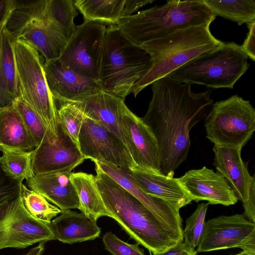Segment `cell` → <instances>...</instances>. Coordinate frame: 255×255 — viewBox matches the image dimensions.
<instances>
[{
	"mask_svg": "<svg viewBox=\"0 0 255 255\" xmlns=\"http://www.w3.org/2000/svg\"><path fill=\"white\" fill-rule=\"evenodd\" d=\"M151 85L152 98L141 119L156 140L161 174L171 178L187 157L191 129L212 107L211 91L196 93L191 85L168 76Z\"/></svg>",
	"mask_w": 255,
	"mask_h": 255,
	"instance_id": "6da1fadb",
	"label": "cell"
},
{
	"mask_svg": "<svg viewBox=\"0 0 255 255\" xmlns=\"http://www.w3.org/2000/svg\"><path fill=\"white\" fill-rule=\"evenodd\" d=\"M96 183L110 217L131 238L152 254L183 240L166 227L138 199L95 162Z\"/></svg>",
	"mask_w": 255,
	"mask_h": 255,
	"instance_id": "7a4b0ae2",
	"label": "cell"
},
{
	"mask_svg": "<svg viewBox=\"0 0 255 255\" xmlns=\"http://www.w3.org/2000/svg\"><path fill=\"white\" fill-rule=\"evenodd\" d=\"M210 24L178 29L141 45L150 55L152 65L132 88L131 93L134 97L156 80L198 56L221 46L223 42L212 34Z\"/></svg>",
	"mask_w": 255,
	"mask_h": 255,
	"instance_id": "3957f363",
	"label": "cell"
},
{
	"mask_svg": "<svg viewBox=\"0 0 255 255\" xmlns=\"http://www.w3.org/2000/svg\"><path fill=\"white\" fill-rule=\"evenodd\" d=\"M216 17L203 0H170L122 17L117 25L131 42L141 46L178 29L211 24Z\"/></svg>",
	"mask_w": 255,
	"mask_h": 255,
	"instance_id": "277c9868",
	"label": "cell"
},
{
	"mask_svg": "<svg viewBox=\"0 0 255 255\" xmlns=\"http://www.w3.org/2000/svg\"><path fill=\"white\" fill-rule=\"evenodd\" d=\"M152 65L148 53L131 42L117 24L106 28L100 78L103 92L125 100Z\"/></svg>",
	"mask_w": 255,
	"mask_h": 255,
	"instance_id": "5b68a950",
	"label": "cell"
},
{
	"mask_svg": "<svg viewBox=\"0 0 255 255\" xmlns=\"http://www.w3.org/2000/svg\"><path fill=\"white\" fill-rule=\"evenodd\" d=\"M13 50L19 97L38 114L54 141L59 125L57 104L48 87L44 59L30 44L15 38Z\"/></svg>",
	"mask_w": 255,
	"mask_h": 255,
	"instance_id": "8992f818",
	"label": "cell"
},
{
	"mask_svg": "<svg viewBox=\"0 0 255 255\" xmlns=\"http://www.w3.org/2000/svg\"><path fill=\"white\" fill-rule=\"evenodd\" d=\"M248 57L241 45L223 42L220 47L204 53L166 76L181 83L218 89H232L249 67Z\"/></svg>",
	"mask_w": 255,
	"mask_h": 255,
	"instance_id": "52a82bcc",
	"label": "cell"
},
{
	"mask_svg": "<svg viewBox=\"0 0 255 255\" xmlns=\"http://www.w3.org/2000/svg\"><path fill=\"white\" fill-rule=\"evenodd\" d=\"M205 127L214 145L242 149L255 130V110L249 101L233 95L213 104Z\"/></svg>",
	"mask_w": 255,
	"mask_h": 255,
	"instance_id": "ba28073f",
	"label": "cell"
},
{
	"mask_svg": "<svg viewBox=\"0 0 255 255\" xmlns=\"http://www.w3.org/2000/svg\"><path fill=\"white\" fill-rule=\"evenodd\" d=\"M106 28L103 23L87 20L77 26L59 61L81 76L100 81Z\"/></svg>",
	"mask_w": 255,
	"mask_h": 255,
	"instance_id": "9c48e42d",
	"label": "cell"
},
{
	"mask_svg": "<svg viewBox=\"0 0 255 255\" xmlns=\"http://www.w3.org/2000/svg\"><path fill=\"white\" fill-rule=\"evenodd\" d=\"M49 224L31 216L19 196L0 209V250L55 240Z\"/></svg>",
	"mask_w": 255,
	"mask_h": 255,
	"instance_id": "30bf717a",
	"label": "cell"
},
{
	"mask_svg": "<svg viewBox=\"0 0 255 255\" xmlns=\"http://www.w3.org/2000/svg\"><path fill=\"white\" fill-rule=\"evenodd\" d=\"M5 28L16 38L32 45L46 61L58 59L68 40L48 21L27 7L14 8Z\"/></svg>",
	"mask_w": 255,
	"mask_h": 255,
	"instance_id": "8fae6325",
	"label": "cell"
},
{
	"mask_svg": "<svg viewBox=\"0 0 255 255\" xmlns=\"http://www.w3.org/2000/svg\"><path fill=\"white\" fill-rule=\"evenodd\" d=\"M231 248L255 254V223L244 214L221 215L205 222L196 252H210Z\"/></svg>",
	"mask_w": 255,
	"mask_h": 255,
	"instance_id": "7c38bea8",
	"label": "cell"
},
{
	"mask_svg": "<svg viewBox=\"0 0 255 255\" xmlns=\"http://www.w3.org/2000/svg\"><path fill=\"white\" fill-rule=\"evenodd\" d=\"M77 145L85 159L106 162L130 169L135 168L122 140L101 124L85 116L79 133Z\"/></svg>",
	"mask_w": 255,
	"mask_h": 255,
	"instance_id": "4fadbf2b",
	"label": "cell"
},
{
	"mask_svg": "<svg viewBox=\"0 0 255 255\" xmlns=\"http://www.w3.org/2000/svg\"><path fill=\"white\" fill-rule=\"evenodd\" d=\"M121 121L126 147L135 168L162 175L157 143L149 128L127 106L123 111Z\"/></svg>",
	"mask_w": 255,
	"mask_h": 255,
	"instance_id": "5bb4252c",
	"label": "cell"
},
{
	"mask_svg": "<svg viewBox=\"0 0 255 255\" xmlns=\"http://www.w3.org/2000/svg\"><path fill=\"white\" fill-rule=\"evenodd\" d=\"M44 71L56 103L82 101L102 91L99 81L78 75L64 66L58 59L45 60Z\"/></svg>",
	"mask_w": 255,
	"mask_h": 255,
	"instance_id": "9a60e30c",
	"label": "cell"
},
{
	"mask_svg": "<svg viewBox=\"0 0 255 255\" xmlns=\"http://www.w3.org/2000/svg\"><path fill=\"white\" fill-rule=\"evenodd\" d=\"M100 168L145 206L166 227L183 240L179 210L159 198L145 193L137 185L129 168L98 161Z\"/></svg>",
	"mask_w": 255,
	"mask_h": 255,
	"instance_id": "2e32d148",
	"label": "cell"
},
{
	"mask_svg": "<svg viewBox=\"0 0 255 255\" xmlns=\"http://www.w3.org/2000/svg\"><path fill=\"white\" fill-rule=\"evenodd\" d=\"M178 179L192 201H207L209 204L228 206L239 200L224 176L206 166L190 170Z\"/></svg>",
	"mask_w": 255,
	"mask_h": 255,
	"instance_id": "e0dca14e",
	"label": "cell"
},
{
	"mask_svg": "<svg viewBox=\"0 0 255 255\" xmlns=\"http://www.w3.org/2000/svg\"><path fill=\"white\" fill-rule=\"evenodd\" d=\"M84 160L78 145L59 124L56 140L41 144L32 150L31 166L36 175L74 169Z\"/></svg>",
	"mask_w": 255,
	"mask_h": 255,
	"instance_id": "ac0fdd59",
	"label": "cell"
},
{
	"mask_svg": "<svg viewBox=\"0 0 255 255\" xmlns=\"http://www.w3.org/2000/svg\"><path fill=\"white\" fill-rule=\"evenodd\" d=\"M241 150L217 145L213 147L214 165L227 181L244 206L249 199L253 186L255 185V177L250 174L248 163L242 158Z\"/></svg>",
	"mask_w": 255,
	"mask_h": 255,
	"instance_id": "d6986e66",
	"label": "cell"
},
{
	"mask_svg": "<svg viewBox=\"0 0 255 255\" xmlns=\"http://www.w3.org/2000/svg\"><path fill=\"white\" fill-rule=\"evenodd\" d=\"M72 168L34 174L26 180V186L44 196L62 211L79 209V198L70 179Z\"/></svg>",
	"mask_w": 255,
	"mask_h": 255,
	"instance_id": "ffe728a7",
	"label": "cell"
},
{
	"mask_svg": "<svg viewBox=\"0 0 255 255\" xmlns=\"http://www.w3.org/2000/svg\"><path fill=\"white\" fill-rule=\"evenodd\" d=\"M72 103L85 116L100 123L117 135L126 146L121 121L126 106L125 100L102 91L83 101Z\"/></svg>",
	"mask_w": 255,
	"mask_h": 255,
	"instance_id": "44dd1931",
	"label": "cell"
},
{
	"mask_svg": "<svg viewBox=\"0 0 255 255\" xmlns=\"http://www.w3.org/2000/svg\"><path fill=\"white\" fill-rule=\"evenodd\" d=\"M130 170L138 186L147 194L162 199L178 210L192 202L178 178H169L135 168Z\"/></svg>",
	"mask_w": 255,
	"mask_h": 255,
	"instance_id": "7402d4cb",
	"label": "cell"
},
{
	"mask_svg": "<svg viewBox=\"0 0 255 255\" xmlns=\"http://www.w3.org/2000/svg\"><path fill=\"white\" fill-rule=\"evenodd\" d=\"M49 225L55 240L69 244L94 240L101 233L96 221L71 210L62 211Z\"/></svg>",
	"mask_w": 255,
	"mask_h": 255,
	"instance_id": "603a6c76",
	"label": "cell"
},
{
	"mask_svg": "<svg viewBox=\"0 0 255 255\" xmlns=\"http://www.w3.org/2000/svg\"><path fill=\"white\" fill-rule=\"evenodd\" d=\"M0 146L26 151L36 144L20 116L11 104L0 107Z\"/></svg>",
	"mask_w": 255,
	"mask_h": 255,
	"instance_id": "cb8c5ba5",
	"label": "cell"
},
{
	"mask_svg": "<svg viewBox=\"0 0 255 255\" xmlns=\"http://www.w3.org/2000/svg\"><path fill=\"white\" fill-rule=\"evenodd\" d=\"M15 37L5 27L0 43V107L10 105L19 97L13 43Z\"/></svg>",
	"mask_w": 255,
	"mask_h": 255,
	"instance_id": "d4e9b609",
	"label": "cell"
},
{
	"mask_svg": "<svg viewBox=\"0 0 255 255\" xmlns=\"http://www.w3.org/2000/svg\"><path fill=\"white\" fill-rule=\"evenodd\" d=\"M70 179L79 201V210L88 217L97 220L110 217L96 183L95 176L84 172H71Z\"/></svg>",
	"mask_w": 255,
	"mask_h": 255,
	"instance_id": "484cf974",
	"label": "cell"
},
{
	"mask_svg": "<svg viewBox=\"0 0 255 255\" xmlns=\"http://www.w3.org/2000/svg\"><path fill=\"white\" fill-rule=\"evenodd\" d=\"M74 4L85 20L112 25L123 17L125 0H76Z\"/></svg>",
	"mask_w": 255,
	"mask_h": 255,
	"instance_id": "4316f807",
	"label": "cell"
},
{
	"mask_svg": "<svg viewBox=\"0 0 255 255\" xmlns=\"http://www.w3.org/2000/svg\"><path fill=\"white\" fill-rule=\"evenodd\" d=\"M216 16H221L241 25L255 21V1L254 0H203Z\"/></svg>",
	"mask_w": 255,
	"mask_h": 255,
	"instance_id": "83f0119b",
	"label": "cell"
},
{
	"mask_svg": "<svg viewBox=\"0 0 255 255\" xmlns=\"http://www.w3.org/2000/svg\"><path fill=\"white\" fill-rule=\"evenodd\" d=\"M0 151L2 153L0 156L1 168L9 177L22 183L24 180L34 175L31 166L32 151H26L0 146Z\"/></svg>",
	"mask_w": 255,
	"mask_h": 255,
	"instance_id": "f1b7e54d",
	"label": "cell"
},
{
	"mask_svg": "<svg viewBox=\"0 0 255 255\" xmlns=\"http://www.w3.org/2000/svg\"><path fill=\"white\" fill-rule=\"evenodd\" d=\"M47 14L50 23L68 40L74 32V19L78 13L72 0H48Z\"/></svg>",
	"mask_w": 255,
	"mask_h": 255,
	"instance_id": "f546056e",
	"label": "cell"
},
{
	"mask_svg": "<svg viewBox=\"0 0 255 255\" xmlns=\"http://www.w3.org/2000/svg\"><path fill=\"white\" fill-rule=\"evenodd\" d=\"M20 197L26 210L37 220L50 223L51 219L62 213L60 209L51 204L44 196L23 184Z\"/></svg>",
	"mask_w": 255,
	"mask_h": 255,
	"instance_id": "4dcf8cb0",
	"label": "cell"
},
{
	"mask_svg": "<svg viewBox=\"0 0 255 255\" xmlns=\"http://www.w3.org/2000/svg\"><path fill=\"white\" fill-rule=\"evenodd\" d=\"M11 105L20 116L37 146L55 142L39 116L24 100L17 97L13 100Z\"/></svg>",
	"mask_w": 255,
	"mask_h": 255,
	"instance_id": "1f68e13d",
	"label": "cell"
},
{
	"mask_svg": "<svg viewBox=\"0 0 255 255\" xmlns=\"http://www.w3.org/2000/svg\"><path fill=\"white\" fill-rule=\"evenodd\" d=\"M59 124L77 144L79 133L84 118L82 112L72 102L58 103Z\"/></svg>",
	"mask_w": 255,
	"mask_h": 255,
	"instance_id": "d6a6232c",
	"label": "cell"
},
{
	"mask_svg": "<svg viewBox=\"0 0 255 255\" xmlns=\"http://www.w3.org/2000/svg\"><path fill=\"white\" fill-rule=\"evenodd\" d=\"M209 203H202L197 206L196 209L186 221L183 229V242L195 249L203 234L205 217Z\"/></svg>",
	"mask_w": 255,
	"mask_h": 255,
	"instance_id": "836d02e7",
	"label": "cell"
},
{
	"mask_svg": "<svg viewBox=\"0 0 255 255\" xmlns=\"http://www.w3.org/2000/svg\"><path fill=\"white\" fill-rule=\"evenodd\" d=\"M106 250L112 255H145L138 244H129L119 239L111 232H107L103 237Z\"/></svg>",
	"mask_w": 255,
	"mask_h": 255,
	"instance_id": "e575fe53",
	"label": "cell"
},
{
	"mask_svg": "<svg viewBox=\"0 0 255 255\" xmlns=\"http://www.w3.org/2000/svg\"><path fill=\"white\" fill-rule=\"evenodd\" d=\"M22 184L5 174L0 161V209L20 196Z\"/></svg>",
	"mask_w": 255,
	"mask_h": 255,
	"instance_id": "d590c367",
	"label": "cell"
},
{
	"mask_svg": "<svg viewBox=\"0 0 255 255\" xmlns=\"http://www.w3.org/2000/svg\"><path fill=\"white\" fill-rule=\"evenodd\" d=\"M249 32L241 49L253 61L255 60V21L247 24Z\"/></svg>",
	"mask_w": 255,
	"mask_h": 255,
	"instance_id": "8d00e7d4",
	"label": "cell"
},
{
	"mask_svg": "<svg viewBox=\"0 0 255 255\" xmlns=\"http://www.w3.org/2000/svg\"><path fill=\"white\" fill-rule=\"evenodd\" d=\"M195 249L188 246L183 242L176 243L167 250L153 255H192L196 252Z\"/></svg>",
	"mask_w": 255,
	"mask_h": 255,
	"instance_id": "74e56055",
	"label": "cell"
},
{
	"mask_svg": "<svg viewBox=\"0 0 255 255\" xmlns=\"http://www.w3.org/2000/svg\"><path fill=\"white\" fill-rule=\"evenodd\" d=\"M154 1V0H125L123 17L132 15L140 7Z\"/></svg>",
	"mask_w": 255,
	"mask_h": 255,
	"instance_id": "f35d334b",
	"label": "cell"
},
{
	"mask_svg": "<svg viewBox=\"0 0 255 255\" xmlns=\"http://www.w3.org/2000/svg\"><path fill=\"white\" fill-rule=\"evenodd\" d=\"M14 8L13 0H0V28L6 25Z\"/></svg>",
	"mask_w": 255,
	"mask_h": 255,
	"instance_id": "ab89813d",
	"label": "cell"
},
{
	"mask_svg": "<svg viewBox=\"0 0 255 255\" xmlns=\"http://www.w3.org/2000/svg\"><path fill=\"white\" fill-rule=\"evenodd\" d=\"M45 242H40L36 247L31 249L25 255H42L45 249Z\"/></svg>",
	"mask_w": 255,
	"mask_h": 255,
	"instance_id": "60d3db41",
	"label": "cell"
},
{
	"mask_svg": "<svg viewBox=\"0 0 255 255\" xmlns=\"http://www.w3.org/2000/svg\"><path fill=\"white\" fill-rule=\"evenodd\" d=\"M233 255H255V254L242 251V252Z\"/></svg>",
	"mask_w": 255,
	"mask_h": 255,
	"instance_id": "b9f144b4",
	"label": "cell"
},
{
	"mask_svg": "<svg viewBox=\"0 0 255 255\" xmlns=\"http://www.w3.org/2000/svg\"><path fill=\"white\" fill-rule=\"evenodd\" d=\"M5 26V25L1 27L0 28V38H1V31L2 30V29Z\"/></svg>",
	"mask_w": 255,
	"mask_h": 255,
	"instance_id": "7bdbcfd3",
	"label": "cell"
},
{
	"mask_svg": "<svg viewBox=\"0 0 255 255\" xmlns=\"http://www.w3.org/2000/svg\"><path fill=\"white\" fill-rule=\"evenodd\" d=\"M192 255H197V253L196 252L194 254H193Z\"/></svg>",
	"mask_w": 255,
	"mask_h": 255,
	"instance_id": "ee69618b",
	"label": "cell"
}]
</instances>
